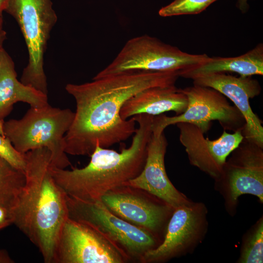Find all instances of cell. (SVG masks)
<instances>
[{
  "mask_svg": "<svg viewBox=\"0 0 263 263\" xmlns=\"http://www.w3.org/2000/svg\"><path fill=\"white\" fill-rule=\"evenodd\" d=\"M179 77L177 72L141 71L67 84L65 90L74 98L76 110L65 135L66 154L90 156L97 145L108 148L129 138L137 123L133 117H121L124 104L145 89L175 85Z\"/></svg>",
  "mask_w": 263,
  "mask_h": 263,
  "instance_id": "1",
  "label": "cell"
},
{
  "mask_svg": "<svg viewBox=\"0 0 263 263\" xmlns=\"http://www.w3.org/2000/svg\"><path fill=\"white\" fill-rule=\"evenodd\" d=\"M167 146L164 131L152 129L144 167L124 186L145 190L174 209L191 201L174 187L168 177L164 162Z\"/></svg>",
  "mask_w": 263,
  "mask_h": 263,
  "instance_id": "14",
  "label": "cell"
},
{
  "mask_svg": "<svg viewBox=\"0 0 263 263\" xmlns=\"http://www.w3.org/2000/svg\"><path fill=\"white\" fill-rule=\"evenodd\" d=\"M24 183V171L0 156V204L14 203Z\"/></svg>",
  "mask_w": 263,
  "mask_h": 263,
  "instance_id": "19",
  "label": "cell"
},
{
  "mask_svg": "<svg viewBox=\"0 0 263 263\" xmlns=\"http://www.w3.org/2000/svg\"><path fill=\"white\" fill-rule=\"evenodd\" d=\"M14 262L6 250L0 249V263H13Z\"/></svg>",
  "mask_w": 263,
  "mask_h": 263,
  "instance_id": "25",
  "label": "cell"
},
{
  "mask_svg": "<svg viewBox=\"0 0 263 263\" xmlns=\"http://www.w3.org/2000/svg\"><path fill=\"white\" fill-rule=\"evenodd\" d=\"M207 212L203 203L192 202L173 209L163 242L146 251L141 261H164L190 252L207 232Z\"/></svg>",
  "mask_w": 263,
  "mask_h": 263,
  "instance_id": "11",
  "label": "cell"
},
{
  "mask_svg": "<svg viewBox=\"0 0 263 263\" xmlns=\"http://www.w3.org/2000/svg\"><path fill=\"white\" fill-rule=\"evenodd\" d=\"M2 23H3V19L2 17L0 18V31H1L2 29Z\"/></svg>",
  "mask_w": 263,
  "mask_h": 263,
  "instance_id": "28",
  "label": "cell"
},
{
  "mask_svg": "<svg viewBox=\"0 0 263 263\" xmlns=\"http://www.w3.org/2000/svg\"><path fill=\"white\" fill-rule=\"evenodd\" d=\"M176 125L179 130V140L185 148L190 164L214 180L221 176L227 158L244 139L241 130L233 133L224 131L218 138L210 140L193 124Z\"/></svg>",
  "mask_w": 263,
  "mask_h": 263,
  "instance_id": "12",
  "label": "cell"
},
{
  "mask_svg": "<svg viewBox=\"0 0 263 263\" xmlns=\"http://www.w3.org/2000/svg\"><path fill=\"white\" fill-rule=\"evenodd\" d=\"M8 0H0V18L2 17V13L5 11Z\"/></svg>",
  "mask_w": 263,
  "mask_h": 263,
  "instance_id": "26",
  "label": "cell"
},
{
  "mask_svg": "<svg viewBox=\"0 0 263 263\" xmlns=\"http://www.w3.org/2000/svg\"><path fill=\"white\" fill-rule=\"evenodd\" d=\"M18 102L27 103L31 107L49 104L47 94L17 79L14 61L2 47L0 49V134L3 137L4 119Z\"/></svg>",
  "mask_w": 263,
  "mask_h": 263,
  "instance_id": "16",
  "label": "cell"
},
{
  "mask_svg": "<svg viewBox=\"0 0 263 263\" xmlns=\"http://www.w3.org/2000/svg\"><path fill=\"white\" fill-rule=\"evenodd\" d=\"M138 128L130 147L120 152L97 145L89 164L71 170L53 167L52 175L66 194L83 201L100 200L108 191L123 186L142 171L152 134L154 116L140 114L132 116Z\"/></svg>",
  "mask_w": 263,
  "mask_h": 263,
  "instance_id": "3",
  "label": "cell"
},
{
  "mask_svg": "<svg viewBox=\"0 0 263 263\" xmlns=\"http://www.w3.org/2000/svg\"><path fill=\"white\" fill-rule=\"evenodd\" d=\"M209 57L206 54L183 52L156 38L144 35L128 40L113 61L93 79L141 71L177 72L180 75Z\"/></svg>",
  "mask_w": 263,
  "mask_h": 263,
  "instance_id": "6",
  "label": "cell"
},
{
  "mask_svg": "<svg viewBox=\"0 0 263 263\" xmlns=\"http://www.w3.org/2000/svg\"><path fill=\"white\" fill-rule=\"evenodd\" d=\"M128 255L90 225L68 217L58 238L55 263H122Z\"/></svg>",
  "mask_w": 263,
  "mask_h": 263,
  "instance_id": "9",
  "label": "cell"
},
{
  "mask_svg": "<svg viewBox=\"0 0 263 263\" xmlns=\"http://www.w3.org/2000/svg\"><path fill=\"white\" fill-rule=\"evenodd\" d=\"M182 91L188 99L185 112L173 116H154L152 129L164 131L169 125L188 123L196 126L205 133L210 129L211 122L217 120L225 130H243L245 121L242 114L219 92L195 84Z\"/></svg>",
  "mask_w": 263,
  "mask_h": 263,
  "instance_id": "7",
  "label": "cell"
},
{
  "mask_svg": "<svg viewBox=\"0 0 263 263\" xmlns=\"http://www.w3.org/2000/svg\"><path fill=\"white\" fill-rule=\"evenodd\" d=\"M232 72L241 76L263 75V44L260 43L246 53L235 57H209L203 63L180 74L187 78L212 73Z\"/></svg>",
  "mask_w": 263,
  "mask_h": 263,
  "instance_id": "18",
  "label": "cell"
},
{
  "mask_svg": "<svg viewBox=\"0 0 263 263\" xmlns=\"http://www.w3.org/2000/svg\"><path fill=\"white\" fill-rule=\"evenodd\" d=\"M6 38V33L2 29L0 31V49L2 47L3 43Z\"/></svg>",
  "mask_w": 263,
  "mask_h": 263,
  "instance_id": "27",
  "label": "cell"
},
{
  "mask_svg": "<svg viewBox=\"0 0 263 263\" xmlns=\"http://www.w3.org/2000/svg\"><path fill=\"white\" fill-rule=\"evenodd\" d=\"M75 112L70 109L31 107L20 119L5 121L3 136L21 154L46 148L51 152L52 167L65 169L71 165L65 151V135Z\"/></svg>",
  "mask_w": 263,
  "mask_h": 263,
  "instance_id": "4",
  "label": "cell"
},
{
  "mask_svg": "<svg viewBox=\"0 0 263 263\" xmlns=\"http://www.w3.org/2000/svg\"><path fill=\"white\" fill-rule=\"evenodd\" d=\"M100 200L117 216L149 231L159 230L169 211L173 210L130 191L125 186L108 191Z\"/></svg>",
  "mask_w": 263,
  "mask_h": 263,
  "instance_id": "15",
  "label": "cell"
},
{
  "mask_svg": "<svg viewBox=\"0 0 263 263\" xmlns=\"http://www.w3.org/2000/svg\"><path fill=\"white\" fill-rule=\"evenodd\" d=\"M69 218L86 223L141 257L155 247L156 241L149 231L130 223L111 211L101 201H83L67 195Z\"/></svg>",
  "mask_w": 263,
  "mask_h": 263,
  "instance_id": "10",
  "label": "cell"
},
{
  "mask_svg": "<svg viewBox=\"0 0 263 263\" xmlns=\"http://www.w3.org/2000/svg\"><path fill=\"white\" fill-rule=\"evenodd\" d=\"M14 203L0 204V230L14 223Z\"/></svg>",
  "mask_w": 263,
  "mask_h": 263,
  "instance_id": "23",
  "label": "cell"
},
{
  "mask_svg": "<svg viewBox=\"0 0 263 263\" xmlns=\"http://www.w3.org/2000/svg\"><path fill=\"white\" fill-rule=\"evenodd\" d=\"M263 262V218L262 217L246 233L238 263Z\"/></svg>",
  "mask_w": 263,
  "mask_h": 263,
  "instance_id": "20",
  "label": "cell"
},
{
  "mask_svg": "<svg viewBox=\"0 0 263 263\" xmlns=\"http://www.w3.org/2000/svg\"><path fill=\"white\" fill-rule=\"evenodd\" d=\"M25 183L13 205L14 224L36 245L46 263H55L60 231L68 218L67 195L51 172L46 148L24 154Z\"/></svg>",
  "mask_w": 263,
  "mask_h": 263,
  "instance_id": "2",
  "label": "cell"
},
{
  "mask_svg": "<svg viewBox=\"0 0 263 263\" xmlns=\"http://www.w3.org/2000/svg\"><path fill=\"white\" fill-rule=\"evenodd\" d=\"M0 156L16 169L24 171V154L17 151L10 142L0 134Z\"/></svg>",
  "mask_w": 263,
  "mask_h": 263,
  "instance_id": "22",
  "label": "cell"
},
{
  "mask_svg": "<svg viewBox=\"0 0 263 263\" xmlns=\"http://www.w3.org/2000/svg\"><path fill=\"white\" fill-rule=\"evenodd\" d=\"M188 104L182 89L175 85L150 88L137 93L123 105L120 115L124 120L140 114L153 116L173 111L176 115L185 112Z\"/></svg>",
  "mask_w": 263,
  "mask_h": 263,
  "instance_id": "17",
  "label": "cell"
},
{
  "mask_svg": "<svg viewBox=\"0 0 263 263\" xmlns=\"http://www.w3.org/2000/svg\"><path fill=\"white\" fill-rule=\"evenodd\" d=\"M193 84L213 88L229 98L242 114L245 124L243 130L244 138L263 147L262 122L253 112L249 99L258 96L261 87L251 76L239 77L225 73H212L192 78Z\"/></svg>",
  "mask_w": 263,
  "mask_h": 263,
  "instance_id": "13",
  "label": "cell"
},
{
  "mask_svg": "<svg viewBox=\"0 0 263 263\" xmlns=\"http://www.w3.org/2000/svg\"><path fill=\"white\" fill-rule=\"evenodd\" d=\"M253 0H237L236 6L243 14L246 13L249 8L248 2Z\"/></svg>",
  "mask_w": 263,
  "mask_h": 263,
  "instance_id": "24",
  "label": "cell"
},
{
  "mask_svg": "<svg viewBox=\"0 0 263 263\" xmlns=\"http://www.w3.org/2000/svg\"><path fill=\"white\" fill-rule=\"evenodd\" d=\"M4 12L19 24L28 53V62L20 81L48 93L44 55L51 30L57 19L51 0H8Z\"/></svg>",
  "mask_w": 263,
  "mask_h": 263,
  "instance_id": "5",
  "label": "cell"
},
{
  "mask_svg": "<svg viewBox=\"0 0 263 263\" xmlns=\"http://www.w3.org/2000/svg\"><path fill=\"white\" fill-rule=\"evenodd\" d=\"M218 0H173L161 7L158 14L162 17L196 15Z\"/></svg>",
  "mask_w": 263,
  "mask_h": 263,
  "instance_id": "21",
  "label": "cell"
},
{
  "mask_svg": "<svg viewBox=\"0 0 263 263\" xmlns=\"http://www.w3.org/2000/svg\"><path fill=\"white\" fill-rule=\"evenodd\" d=\"M226 161L215 188L222 195L226 211L234 214L238 199L251 194L263 203V148L244 139Z\"/></svg>",
  "mask_w": 263,
  "mask_h": 263,
  "instance_id": "8",
  "label": "cell"
}]
</instances>
